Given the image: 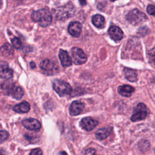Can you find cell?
I'll use <instances>...</instances> for the list:
<instances>
[{"label":"cell","mask_w":155,"mask_h":155,"mask_svg":"<svg viewBox=\"0 0 155 155\" xmlns=\"http://www.w3.org/2000/svg\"><path fill=\"white\" fill-rule=\"evenodd\" d=\"M31 18L33 21L38 22L42 27L49 25L52 21L51 15L47 9L34 11L31 14Z\"/></svg>","instance_id":"cell-1"},{"label":"cell","mask_w":155,"mask_h":155,"mask_svg":"<svg viewBox=\"0 0 155 155\" xmlns=\"http://www.w3.org/2000/svg\"><path fill=\"white\" fill-rule=\"evenodd\" d=\"M126 18L130 24L137 25L145 22L147 19V16L138 9H134L128 13Z\"/></svg>","instance_id":"cell-2"},{"label":"cell","mask_w":155,"mask_h":155,"mask_svg":"<svg viewBox=\"0 0 155 155\" xmlns=\"http://www.w3.org/2000/svg\"><path fill=\"white\" fill-rule=\"evenodd\" d=\"M53 88L60 96H64L69 94L72 90L71 87L68 82L58 79L53 81Z\"/></svg>","instance_id":"cell-3"},{"label":"cell","mask_w":155,"mask_h":155,"mask_svg":"<svg viewBox=\"0 0 155 155\" xmlns=\"http://www.w3.org/2000/svg\"><path fill=\"white\" fill-rule=\"evenodd\" d=\"M148 112V110L146 105L143 103H140L134 109V113L131 117V120L133 122L143 120L147 116Z\"/></svg>","instance_id":"cell-4"},{"label":"cell","mask_w":155,"mask_h":155,"mask_svg":"<svg viewBox=\"0 0 155 155\" xmlns=\"http://www.w3.org/2000/svg\"><path fill=\"white\" fill-rule=\"evenodd\" d=\"M72 61L76 65L85 63L87 59V55L83 50L78 47H73L71 50Z\"/></svg>","instance_id":"cell-5"},{"label":"cell","mask_w":155,"mask_h":155,"mask_svg":"<svg viewBox=\"0 0 155 155\" xmlns=\"http://www.w3.org/2000/svg\"><path fill=\"white\" fill-rule=\"evenodd\" d=\"M74 12V7L72 4H68L56 10V16L58 19L67 18L71 16Z\"/></svg>","instance_id":"cell-6"},{"label":"cell","mask_w":155,"mask_h":155,"mask_svg":"<svg viewBox=\"0 0 155 155\" xmlns=\"http://www.w3.org/2000/svg\"><path fill=\"white\" fill-rule=\"evenodd\" d=\"M40 68L47 74H51L56 72L58 70L57 65L52 61L49 59H44L40 63Z\"/></svg>","instance_id":"cell-7"},{"label":"cell","mask_w":155,"mask_h":155,"mask_svg":"<svg viewBox=\"0 0 155 155\" xmlns=\"http://www.w3.org/2000/svg\"><path fill=\"white\" fill-rule=\"evenodd\" d=\"M22 124L27 129L35 131H39L41 128V125L39 121L33 118L24 119L22 121Z\"/></svg>","instance_id":"cell-8"},{"label":"cell","mask_w":155,"mask_h":155,"mask_svg":"<svg viewBox=\"0 0 155 155\" xmlns=\"http://www.w3.org/2000/svg\"><path fill=\"white\" fill-rule=\"evenodd\" d=\"M98 124V122L90 117L83 118L80 122V126L82 128L87 131L93 130Z\"/></svg>","instance_id":"cell-9"},{"label":"cell","mask_w":155,"mask_h":155,"mask_svg":"<svg viewBox=\"0 0 155 155\" xmlns=\"http://www.w3.org/2000/svg\"><path fill=\"white\" fill-rule=\"evenodd\" d=\"M84 109V104L79 101H73L70 106L69 111L71 116H76L82 112Z\"/></svg>","instance_id":"cell-10"},{"label":"cell","mask_w":155,"mask_h":155,"mask_svg":"<svg viewBox=\"0 0 155 155\" xmlns=\"http://www.w3.org/2000/svg\"><path fill=\"white\" fill-rule=\"evenodd\" d=\"M110 36L114 41H118L122 39L124 34L122 30L117 26L112 25L108 29Z\"/></svg>","instance_id":"cell-11"},{"label":"cell","mask_w":155,"mask_h":155,"mask_svg":"<svg viewBox=\"0 0 155 155\" xmlns=\"http://www.w3.org/2000/svg\"><path fill=\"white\" fill-rule=\"evenodd\" d=\"M68 33L74 37H78L82 31V25L80 22L73 21L70 23L68 27Z\"/></svg>","instance_id":"cell-12"},{"label":"cell","mask_w":155,"mask_h":155,"mask_svg":"<svg viewBox=\"0 0 155 155\" xmlns=\"http://www.w3.org/2000/svg\"><path fill=\"white\" fill-rule=\"evenodd\" d=\"M59 58L63 67L70 66L72 64V59L70 57L67 51L61 49L59 53Z\"/></svg>","instance_id":"cell-13"},{"label":"cell","mask_w":155,"mask_h":155,"mask_svg":"<svg viewBox=\"0 0 155 155\" xmlns=\"http://www.w3.org/2000/svg\"><path fill=\"white\" fill-rule=\"evenodd\" d=\"M13 76V70L7 64H0V78L8 79Z\"/></svg>","instance_id":"cell-14"},{"label":"cell","mask_w":155,"mask_h":155,"mask_svg":"<svg viewBox=\"0 0 155 155\" xmlns=\"http://www.w3.org/2000/svg\"><path fill=\"white\" fill-rule=\"evenodd\" d=\"M111 130V127H104L100 128L96 132L95 136L99 140H104L109 136Z\"/></svg>","instance_id":"cell-15"},{"label":"cell","mask_w":155,"mask_h":155,"mask_svg":"<svg viewBox=\"0 0 155 155\" xmlns=\"http://www.w3.org/2000/svg\"><path fill=\"white\" fill-rule=\"evenodd\" d=\"M117 90L118 93L120 95L125 97H129L134 91V88L130 85H124L122 86H119Z\"/></svg>","instance_id":"cell-16"},{"label":"cell","mask_w":155,"mask_h":155,"mask_svg":"<svg viewBox=\"0 0 155 155\" xmlns=\"http://www.w3.org/2000/svg\"><path fill=\"white\" fill-rule=\"evenodd\" d=\"M30 104L26 101H24L21 103H19L13 107V110L18 113H27L30 110Z\"/></svg>","instance_id":"cell-17"},{"label":"cell","mask_w":155,"mask_h":155,"mask_svg":"<svg viewBox=\"0 0 155 155\" xmlns=\"http://www.w3.org/2000/svg\"><path fill=\"white\" fill-rule=\"evenodd\" d=\"M91 21L93 25L99 28H102L105 25V19L104 16L99 14L94 15L91 18Z\"/></svg>","instance_id":"cell-18"},{"label":"cell","mask_w":155,"mask_h":155,"mask_svg":"<svg viewBox=\"0 0 155 155\" xmlns=\"http://www.w3.org/2000/svg\"><path fill=\"white\" fill-rule=\"evenodd\" d=\"M0 51L3 56L7 58L12 57L14 53L13 48L8 43H5L0 48Z\"/></svg>","instance_id":"cell-19"},{"label":"cell","mask_w":155,"mask_h":155,"mask_svg":"<svg viewBox=\"0 0 155 155\" xmlns=\"http://www.w3.org/2000/svg\"><path fill=\"white\" fill-rule=\"evenodd\" d=\"M124 73L125 74V78L131 82L136 81L137 79V74L135 70L128 68H125L124 69Z\"/></svg>","instance_id":"cell-20"},{"label":"cell","mask_w":155,"mask_h":155,"mask_svg":"<svg viewBox=\"0 0 155 155\" xmlns=\"http://www.w3.org/2000/svg\"><path fill=\"white\" fill-rule=\"evenodd\" d=\"M12 97L16 99H20L24 95V91L20 87L12 86L9 91Z\"/></svg>","instance_id":"cell-21"},{"label":"cell","mask_w":155,"mask_h":155,"mask_svg":"<svg viewBox=\"0 0 155 155\" xmlns=\"http://www.w3.org/2000/svg\"><path fill=\"white\" fill-rule=\"evenodd\" d=\"M139 148L142 151H147L150 148V143L147 140H142L139 143Z\"/></svg>","instance_id":"cell-22"},{"label":"cell","mask_w":155,"mask_h":155,"mask_svg":"<svg viewBox=\"0 0 155 155\" xmlns=\"http://www.w3.org/2000/svg\"><path fill=\"white\" fill-rule=\"evenodd\" d=\"M148 56L150 62L152 64L155 65V48H153L149 50L148 53Z\"/></svg>","instance_id":"cell-23"},{"label":"cell","mask_w":155,"mask_h":155,"mask_svg":"<svg viewBox=\"0 0 155 155\" xmlns=\"http://www.w3.org/2000/svg\"><path fill=\"white\" fill-rule=\"evenodd\" d=\"M12 43L13 46L16 49H19L22 47V42L18 38H13L12 39Z\"/></svg>","instance_id":"cell-24"},{"label":"cell","mask_w":155,"mask_h":155,"mask_svg":"<svg viewBox=\"0 0 155 155\" xmlns=\"http://www.w3.org/2000/svg\"><path fill=\"white\" fill-rule=\"evenodd\" d=\"M8 133L5 130L0 131V143L6 140L8 137Z\"/></svg>","instance_id":"cell-25"},{"label":"cell","mask_w":155,"mask_h":155,"mask_svg":"<svg viewBox=\"0 0 155 155\" xmlns=\"http://www.w3.org/2000/svg\"><path fill=\"white\" fill-rule=\"evenodd\" d=\"M147 10L148 14L155 16V6L153 5H148L147 8Z\"/></svg>","instance_id":"cell-26"},{"label":"cell","mask_w":155,"mask_h":155,"mask_svg":"<svg viewBox=\"0 0 155 155\" xmlns=\"http://www.w3.org/2000/svg\"><path fill=\"white\" fill-rule=\"evenodd\" d=\"M29 155H42V152L40 148H35L31 150Z\"/></svg>","instance_id":"cell-27"},{"label":"cell","mask_w":155,"mask_h":155,"mask_svg":"<svg viewBox=\"0 0 155 155\" xmlns=\"http://www.w3.org/2000/svg\"><path fill=\"white\" fill-rule=\"evenodd\" d=\"M95 153H96V151L94 148H90L85 151V155H95Z\"/></svg>","instance_id":"cell-28"},{"label":"cell","mask_w":155,"mask_h":155,"mask_svg":"<svg viewBox=\"0 0 155 155\" xmlns=\"http://www.w3.org/2000/svg\"><path fill=\"white\" fill-rule=\"evenodd\" d=\"M79 2L82 5H84L86 4V1L85 0H79Z\"/></svg>","instance_id":"cell-29"},{"label":"cell","mask_w":155,"mask_h":155,"mask_svg":"<svg viewBox=\"0 0 155 155\" xmlns=\"http://www.w3.org/2000/svg\"><path fill=\"white\" fill-rule=\"evenodd\" d=\"M110 1H116V0H110Z\"/></svg>","instance_id":"cell-30"},{"label":"cell","mask_w":155,"mask_h":155,"mask_svg":"<svg viewBox=\"0 0 155 155\" xmlns=\"http://www.w3.org/2000/svg\"><path fill=\"white\" fill-rule=\"evenodd\" d=\"M0 155H3V154H0Z\"/></svg>","instance_id":"cell-31"}]
</instances>
